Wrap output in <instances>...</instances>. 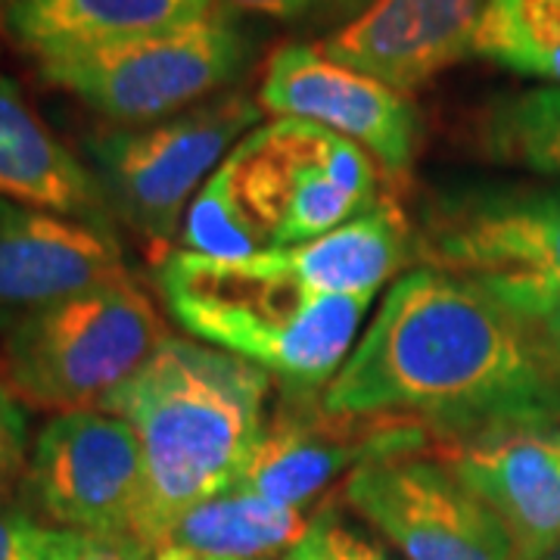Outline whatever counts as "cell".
<instances>
[{
	"mask_svg": "<svg viewBox=\"0 0 560 560\" xmlns=\"http://www.w3.org/2000/svg\"><path fill=\"white\" fill-rule=\"evenodd\" d=\"M153 560H206V558L194 555V551H184V548H178V545H165V548H160V551L153 555Z\"/></svg>",
	"mask_w": 560,
	"mask_h": 560,
	"instance_id": "4316f807",
	"label": "cell"
},
{
	"mask_svg": "<svg viewBox=\"0 0 560 560\" xmlns=\"http://www.w3.org/2000/svg\"><path fill=\"white\" fill-rule=\"evenodd\" d=\"M261 116L259 97L224 91L172 119L101 131L88 138L84 153L113 215L165 249L202 184L261 125Z\"/></svg>",
	"mask_w": 560,
	"mask_h": 560,
	"instance_id": "8992f818",
	"label": "cell"
},
{
	"mask_svg": "<svg viewBox=\"0 0 560 560\" xmlns=\"http://www.w3.org/2000/svg\"><path fill=\"white\" fill-rule=\"evenodd\" d=\"M25 486L54 526L143 548V452L131 423L116 415L91 408L47 420L32 442Z\"/></svg>",
	"mask_w": 560,
	"mask_h": 560,
	"instance_id": "9c48e42d",
	"label": "cell"
},
{
	"mask_svg": "<svg viewBox=\"0 0 560 560\" xmlns=\"http://www.w3.org/2000/svg\"><path fill=\"white\" fill-rule=\"evenodd\" d=\"M81 533L38 521L32 511L0 504V560H72Z\"/></svg>",
	"mask_w": 560,
	"mask_h": 560,
	"instance_id": "7402d4cb",
	"label": "cell"
},
{
	"mask_svg": "<svg viewBox=\"0 0 560 560\" xmlns=\"http://www.w3.org/2000/svg\"><path fill=\"white\" fill-rule=\"evenodd\" d=\"M125 278L131 275L116 231L0 202V330Z\"/></svg>",
	"mask_w": 560,
	"mask_h": 560,
	"instance_id": "5bb4252c",
	"label": "cell"
},
{
	"mask_svg": "<svg viewBox=\"0 0 560 560\" xmlns=\"http://www.w3.org/2000/svg\"><path fill=\"white\" fill-rule=\"evenodd\" d=\"M271 374L253 361L168 337L97 411L138 433L143 452L140 545L156 555L180 514L234 489L268 420Z\"/></svg>",
	"mask_w": 560,
	"mask_h": 560,
	"instance_id": "7a4b0ae2",
	"label": "cell"
},
{
	"mask_svg": "<svg viewBox=\"0 0 560 560\" xmlns=\"http://www.w3.org/2000/svg\"><path fill=\"white\" fill-rule=\"evenodd\" d=\"M548 560H560V548H558V551H555V555H551V558H548Z\"/></svg>",
	"mask_w": 560,
	"mask_h": 560,
	"instance_id": "83f0119b",
	"label": "cell"
},
{
	"mask_svg": "<svg viewBox=\"0 0 560 560\" xmlns=\"http://www.w3.org/2000/svg\"><path fill=\"white\" fill-rule=\"evenodd\" d=\"M280 261L327 296H377L415 259V231L393 200L349 219L315 241L278 249Z\"/></svg>",
	"mask_w": 560,
	"mask_h": 560,
	"instance_id": "ac0fdd59",
	"label": "cell"
},
{
	"mask_svg": "<svg viewBox=\"0 0 560 560\" xmlns=\"http://www.w3.org/2000/svg\"><path fill=\"white\" fill-rule=\"evenodd\" d=\"M0 32H3V10H0Z\"/></svg>",
	"mask_w": 560,
	"mask_h": 560,
	"instance_id": "f1b7e54d",
	"label": "cell"
},
{
	"mask_svg": "<svg viewBox=\"0 0 560 560\" xmlns=\"http://www.w3.org/2000/svg\"><path fill=\"white\" fill-rule=\"evenodd\" d=\"M482 287L495 293L511 312H517L560 364V283L511 280V283H482Z\"/></svg>",
	"mask_w": 560,
	"mask_h": 560,
	"instance_id": "d4e9b609",
	"label": "cell"
},
{
	"mask_svg": "<svg viewBox=\"0 0 560 560\" xmlns=\"http://www.w3.org/2000/svg\"><path fill=\"white\" fill-rule=\"evenodd\" d=\"M28 467V430L16 405V393L0 383V495L20 480Z\"/></svg>",
	"mask_w": 560,
	"mask_h": 560,
	"instance_id": "484cf974",
	"label": "cell"
},
{
	"mask_svg": "<svg viewBox=\"0 0 560 560\" xmlns=\"http://www.w3.org/2000/svg\"><path fill=\"white\" fill-rule=\"evenodd\" d=\"M486 156L539 175H560V88H529L499 97L480 125Z\"/></svg>",
	"mask_w": 560,
	"mask_h": 560,
	"instance_id": "44dd1931",
	"label": "cell"
},
{
	"mask_svg": "<svg viewBox=\"0 0 560 560\" xmlns=\"http://www.w3.org/2000/svg\"><path fill=\"white\" fill-rule=\"evenodd\" d=\"M246 60L249 40L219 13L160 35L40 60L38 75L116 128H138L224 94Z\"/></svg>",
	"mask_w": 560,
	"mask_h": 560,
	"instance_id": "52a82bcc",
	"label": "cell"
},
{
	"mask_svg": "<svg viewBox=\"0 0 560 560\" xmlns=\"http://www.w3.org/2000/svg\"><path fill=\"white\" fill-rule=\"evenodd\" d=\"M442 460L508 529L521 560L560 548V420L433 442Z\"/></svg>",
	"mask_w": 560,
	"mask_h": 560,
	"instance_id": "4fadbf2b",
	"label": "cell"
},
{
	"mask_svg": "<svg viewBox=\"0 0 560 560\" xmlns=\"http://www.w3.org/2000/svg\"><path fill=\"white\" fill-rule=\"evenodd\" d=\"M287 560H399L393 558L381 541L346 523L337 511H320L312 517L308 533L302 536Z\"/></svg>",
	"mask_w": 560,
	"mask_h": 560,
	"instance_id": "603a6c76",
	"label": "cell"
},
{
	"mask_svg": "<svg viewBox=\"0 0 560 560\" xmlns=\"http://www.w3.org/2000/svg\"><path fill=\"white\" fill-rule=\"evenodd\" d=\"M320 405L467 440L560 420V364L482 283L420 265L393 280Z\"/></svg>",
	"mask_w": 560,
	"mask_h": 560,
	"instance_id": "6da1fadb",
	"label": "cell"
},
{
	"mask_svg": "<svg viewBox=\"0 0 560 560\" xmlns=\"http://www.w3.org/2000/svg\"><path fill=\"white\" fill-rule=\"evenodd\" d=\"M415 259L477 283H560V184L442 197L415 231Z\"/></svg>",
	"mask_w": 560,
	"mask_h": 560,
	"instance_id": "30bf717a",
	"label": "cell"
},
{
	"mask_svg": "<svg viewBox=\"0 0 560 560\" xmlns=\"http://www.w3.org/2000/svg\"><path fill=\"white\" fill-rule=\"evenodd\" d=\"M261 253L315 241L383 200V172L352 140L300 119L256 125L219 165Z\"/></svg>",
	"mask_w": 560,
	"mask_h": 560,
	"instance_id": "5b68a950",
	"label": "cell"
},
{
	"mask_svg": "<svg viewBox=\"0 0 560 560\" xmlns=\"http://www.w3.org/2000/svg\"><path fill=\"white\" fill-rule=\"evenodd\" d=\"M224 13L221 0H7L3 28L35 60L160 35Z\"/></svg>",
	"mask_w": 560,
	"mask_h": 560,
	"instance_id": "e0dca14e",
	"label": "cell"
},
{
	"mask_svg": "<svg viewBox=\"0 0 560 560\" xmlns=\"http://www.w3.org/2000/svg\"><path fill=\"white\" fill-rule=\"evenodd\" d=\"M0 202L54 212L113 231L101 180L25 101L20 84L0 75Z\"/></svg>",
	"mask_w": 560,
	"mask_h": 560,
	"instance_id": "2e32d148",
	"label": "cell"
},
{
	"mask_svg": "<svg viewBox=\"0 0 560 560\" xmlns=\"http://www.w3.org/2000/svg\"><path fill=\"white\" fill-rule=\"evenodd\" d=\"M486 0H374L359 20L318 40L334 62L415 94L474 57Z\"/></svg>",
	"mask_w": 560,
	"mask_h": 560,
	"instance_id": "9a60e30c",
	"label": "cell"
},
{
	"mask_svg": "<svg viewBox=\"0 0 560 560\" xmlns=\"http://www.w3.org/2000/svg\"><path fill=\"white\" fill-rule=\"evenodd\" d=\"M160 293L194 340L259 364L287 393H324L374 302L312 290L280 261L278 249L249 259L168 253Z\"/></svg>",
	"mask_w": 560,
	"mask_h": 560,
	"instance_id": "3957f363",
	"label": "cell"
},
{
	"mask_svg": "<svg viewBox=\"0 0 560 560\" xmlns=\"http://www.w3.org/2000/svg\"><path fill=\"white\" fill-rule=\"evenodd\" d=\"M259 103L271 119H300L352 140L386 178L411 172L420 147V113L408 94L334 62L318 44L287 40L265 60Z\"/></svg>",
	"mask_w": 560,
	"mask_h": 560,
	"instance_id": "8fae6325",
	"label": "cell"
},
{
	"mask_svg": "<svg viewBox=\"0 0 560 560\" xmlns=\"http://www.w3.org/2000/svg\"><path fill=\"white\" fill-rule=\"evenodd\" d=\"M374 0H221V7L256 13L265 20L305 25V28H334L359 20Z\"/></svg>",
	"mask_w": 560,
	"mask_h": 560,
	"instance_id": "cb8c5ba5",
	"label": "cell"
},
{
	"mask_svg": "<svg viewBox=\"0 0 560 560\" xmlns=\"http://www.w3.org/2000/svg\"><path fill=\"white\" fill-rule=\"evenodd\" d=\"M418 442H430V436L411 423L340 418L324 411L320 393L283 389V405L268 411L234 489L302 511L340 477L349 480V474L368 458Z\"/></svg>",
	"mask_w": 560,
	"mask_h": 560,
	"instance_id": "7c38bea8",
	"label": "cell"
},
{
	"mask_svg": "<svg viewBox=\"0 0 560 560\" xmlns=\"http://www.w3.org/2000/svg\"><path fill=\"white\" fill-rule=\"evenodd\" d=\"M474 57L560 88V0H486Z\"/></svg>",
	"mask_w": 560,
	"mask_h": 560,
	"instance_id": "ffe728a7",
	"label": "cell"
},
{
	"mask_svg": "<svg viewBox=\"0 0 560 560\" xmlns=\"http://www.w3.org/2000/svg\"><path fill=\"white\" fill-rule=\"evenodd\" d=\"M153 300L131 278L54 302L7 330L10 389L40 408L91 411L168 340Z\"/></svg>",
	"mask_w": 560,
	"mask_h": 560,
	"instance_id": "277c9868",
	"label": "cell"
},
{
	"mask_svg": "<svg viewBox=\"0 0 560 560\" xmlns=\"http://www.w3.org/2000/svg\"><path fill=\"white\" fill-rule=\"evenodd\" d=\"M342 495L401 560H521L508 529L433 440L368 458L349 474Z\"/></svg>",
	"mask_w": 560,
	"mask_h": 560,
	"instance_id": "ba28073f",
	"label": "cell"
},
{
	"mask_svg": "<svg viewBox=\"0 0 560 560\" xmlns=\"http://www.w3.org/2000/svg\"><path fill=\"white\" fill-rule=\"evenodd\" d=\"M308 523L300 508L228 489L180 514L165 545H178L206 560H265L290 551L308 533Z\"/></svg>",
	"mask_w": 560,
	"mask_h": 560,
	"instance_id": "d6986e66",
	"label": "cell"
}]
</instances>
